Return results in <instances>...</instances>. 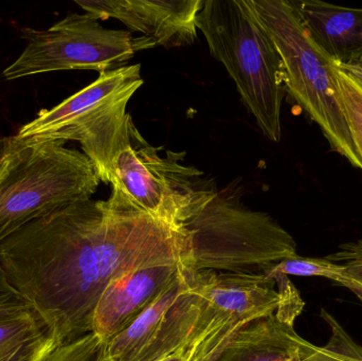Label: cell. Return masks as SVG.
Wrapping results in <instances>:
<instances>
[{"instance_id":"obj_1","label":"cell","mask_w":362,"mask_h":361,"mask_svg":"<svg viewBox=\"0 0 362 361\" xmlns=\"http://www.w3.org/2000/svg\"><path fill=\"white\" fill-rule=\"evenodd\" d=\"M8 281L57 345L93 332V314L115 280L144 267L191 266L183 227L168 224L112 190L34 220L0 243Z\"/></svg>"},{"instance_id":"obj_2","label":"cell","mask_w":362,"mask_h":361,"mask_svg":"<svg viewBox=\"0 0 362 361\" xmlns=\"http://www.w3.org/2000/svg\"><path fill=\"white\" fill-rule=\"evenodd\" d=\"M197 29L225 66L243 103L270 141L282 138L286 74L282 57L247 0H204Z\"/></svg>"},{"instance_id":"obj_3","label":"cell","mask_w":362,"mask_h":361,"mask_svg":"<svg viewBox=\"0 0 362 361\" xmlns=\"http://www.w3.org/2000/svg\"><path fill=\"white\" fill-rule=\"evenodd\" d=\"M185 153H167L141 135L127 114L95 165L100 182L151 215L183 227L217 195L202 172L180 161Z\"/></svg>"},{"instance_id":"obj_4","label":"cell","mask_w":362,"mask_h":361,"mask_svg":"<svg viewBox=\"0 0 362 361\" xmlns=\"http://www.w3.org/2000/svg\"><path fill=\"white\" fill-rule=\"evenodd\" d=\"M64 144L6 138L0 165V243L34 220L97 192L100 179L88 157Z\"/></svg>"},{"instance_id":"obj_5","label":"cell","mask_w":362,"mask_h":361,"mask_svg":"<svg viewBox=\"0 0 362 361\" xmlns=\"http://www.w3.org/2000/svg\"><path fill=\"white\" fill-rule=\"evenodd\" d=\"M247 1L282 57L289 95L318 125L332 150L362 171L340 101L335 61L313 42L291 0Z\"/></svg>"},{"instance_id":"obj_6","label":"cell","mask_w":362,"mask_h":361,"mask_svg":"<svg viewBox=\"0 0 362 361\" xmlns=\"http://www.w3.org/2000/svg\"><path fill=\"white\" fill-rule=\"evenodd\" d=\"M183 228L191 242L189 268L196 271L264 275L298 256L295 239L269 214L218 193Z\"/></svg>"},{"instance_id":"obj_7","label":"cell","mask_w":362,"mask_h":361,"mask_svg":"<svg viewBox=\"0 0 362 361\" xmlns=\"http://www.w3.org/2000/svg\"><path fill=\"white\" fill-rule=\"evenodd\" d=\"M27 46L4 71L6 80L65 71L106 72L124 67L138 51L150 50L144 36L102 27L89 13H72L47 30L23 28Z\"/></svg>"},{"instance_id":"obj_8","label":"cell","mask_w":362,"mask_h":361,"mask_svg":"<svg viewBox=\"0 0 362 361\" xmlns=\"http://www.w3.org/2000/svg\"><path fill=\"white\" fill-rule=\"evenodd\" d=\"M142 84L140 64L102 72L95 82L59 105L40 110L16 136L63 143L78 141L91 160L124 120L127 104Z\"/></svg>"},{"instance_id":"obj_9","label":"cell","mask_w":362,"mask_h":361,"mask_svg":"<svg viewBox=\"0 0 362 361\" xmlns=\"http://www.w3.org/2000/svg\"><path fill=\"white\" fill-rule=\"evenodd\" d=\"M303 307L291 282L280 307L240 329L214 361H362L361 345L325 311L322 316L332 332L329 343L318 347L302 338L295 321Z\"/></svg>"},{"instance_id":"obj_10","label":"cell","mask_w":362,"mask_h":361,"mask_svg":"<svg viewBox=\"0 0 362 361\" xmlns=\"http://www.w3.org/2000/svg\"><path fill=\"white\" fill-rule=\"evenodd\" d=\"M98 19H118L155 47L187 46L197 37L202 0H76Z\"/></svg>"},{"instance_id":"obj_11","label":"cell","mask_w":362,"mask_h":361,"mask_svg":"<svg viewBox=\"0 0 362 361\" xmlns=\"http://www.w3.org/2000/svg\"><path fill=\"white\" fill-rule=\"evenodd\" d=\"M187 265H155L115 280L104 290L93 314V332L104 343L129 328L182 273Z\"/></svg>"},{"instance_id":"obj_12","label":"cell","mask_w":362,"mask_h":361,"mask_svg":"<svg viewBox=\"0 0 362 361\" xmlns=\"http://www.w3.org/2000/svg\"><path fill=\"white\" fill-rule=\"evenodd\" d=\"M313 42L339 65L362 64V8L291 0Z\"/></svg>"},{"instance_id":"obj_13","label":"cell","mask_w":362,"mask_h":361,"mask_svg":"<svg viewBox=\"0 0 362 361\" xmlns=\"http://www.w3.org/2000/svg\"><path fill=\"white\" fill-rule=\"evenodd\" d=\"M191 286L189 267L129 328L105 343L102 361H134L160 333L176 301Z\"/></svg>"},{"instance_id":"obj_14","label":"cell","mask_w":362,"mask_h":361,"mask_svg":"<svg viewBox=\"0 0 362 361\" xmlns=\"http://www.w3.org/2000/svg\"><path fill=\"white\" fill-rule=\"evenodd\" d=\"M54 339L34 311L0 320V361H38Z\"/></svg>"},{"instance_id":"obj_15","label":"cell","mask_w":362,"mask_h":361,"mask_svg":"<svg viewBox=\"0 0 362 361\" xmlns=\"http://www.w3.org/2000/svg\"><path fill=\"white\" fill-rule=\"evenodd\" d=\"M336 78L344 118L357 154L362 161V85L337 63Z\"/></svg>"},{"instance_id":"obj_16","label":"cell","mask_w":362,"mask_h":361,"mask_svg":"<svg viewBox=\"0 0 362 361\" xmlns=\"http://www.w3.org/2000/svg\"><path fill=\"white\" fill-rule=\"evenodd\" d=\"M267 279L274 280L279 276L297 277H322L333 280L338 284L346 278L344 267L327 258H302L296 256L282 261L264 273Z\"/></svg>"},{"instance_id":"obj_17","label":"cell","mask_w":362,"mask_h":361,"mask_svg":"<svg viewBox=\"0 0 362 361\" xmlns=\"http://www.w3.org/2000/svg\"><path fill=\"white\" fill-rule=\"evenodd\" d=\"M105 343L93 333L54 345L38 361H102Z\"/></svg>"},{"instance_id":"obj_18","label":"cell","mask_w":362,"mask_h":361,"mask_svg":"<svg viewBox=\"0 0 362 361\" xmlns=\"http://www.w3.org/2000/svg\"><path fill=\"white\" fill-rule=\"evenodd\" d=\"M32 311L31 305L8 281L0 262V320L18 317Z\"/></svg>"},{"instance_id":"obj_19","label":"cell","mask_w":362,"mask_h":361,"mask_svg":"<svg viewBox=\"0 0 362 361\" xmlns=\"http://www.w3.org/2000/svg\"><path fill=\"white\" fill-rule=\"evenodd\" d=\"M327 258L344 267L346 278L362 285V239L342 244Z\"/></svg>"},{"instance_id":"obj_20","label":"cell","mask_w":362,"mask_h":361,"mask_svg":"<svg viewBox=\"0 0 362 361\" xmlns=\"http://www.w3.org/2000/svg\"><path fill=\"white\" fill-rule=\"evenodd\" d=\"M339 285L344 286V288H349L351 292H354L357 297H358L359 300L362 302V285L361 284L356 283V282L352 281V280L349 279V278H344L341 282H340Z\"/></svg>"},{"instance_id":"obj_21","label":"cell","mask_w":362,"mask_h":361,"mask_svg":"<svg viewBox=\"0 0 362 361\" xmlns=\"http://www.w3.org/2000/svg\"><path fill=\"white\" fill-rule=\"evenodd\" d=\"M339 65V64H338ZM344 71L348 72L349 74L356 78L359 83L362 85V64L361 65H353V66H344L339 65Z\"/></svg>"},{"instance_id":"obj_22","label":"cell","mask_w":362,"mask_h":361,"mask_svg":"<svg viewBox=\"0 0 362 361\" xmlns=\"http://www.w3.org/2000/svg\"><path fill=\"white\" fill-rule=\"evenodd\" d=\"M4 146H6V138L0 136V165H1L2 157H4Z\"/></svg>"}]
</instances>
